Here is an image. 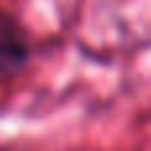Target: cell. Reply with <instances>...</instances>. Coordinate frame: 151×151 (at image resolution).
Here are the masks:
<instances>
[{
    "label": "cell",
    "mask_w": 151,
    "mask_h": 151,
    "mask_svg": "<svg viewBox=\"0 0 151 151\" xmlns=\"http://www.w3.org/2000/svg\"><path fill=\"white\" fill-rule=\"evenodd\" d=\"M32 56V42L24 29V24L8 13L0 11V77L19 74Z\"/></svg>",
    "instance_id": "6da1fadb"
}]
</instances>
